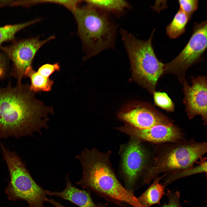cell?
Here are the masks:
<instances>
[{
  "label": "cell",
  "mask_w": 207,
  "mask_h": 207,
  "mask_svg": "<svg viewBox=\"0 0 207 207\" xmlns=\"http://www.w3.org/2000/svg\"><path fill=\"white\" fill-rule=\"evenodd\" d=\"M35 95L28 84L0 88V138L32 135L48 129L52 107L46 106Z\"/></svg>",
  "instance_id": "cell-1"
},
{
  "label": "cell",
  "mask_w": 207,
  "mask_h": 207,
  "mask_svg": "<svg viewBox=\"0 0 207 207\" xmlns=\"http://www.w3.org/2000/svg\"><path fill=\"white\" fill-rule=\"evenodd\" d=\"M110 152H99L95 148H85L76 156L81 164L82 176L77 184L118 202L132 207H144L131 192L119 181L110 162Z\"/></svg>",
  "instance_id": "cell-2"
},
{
  "label": "cell",
  "mask_w": 207,
  "mask_h": 207,
  "mask_svg": "<svg viewBox=\"0 0 207 207\" xmlns=\"http://www.w3.org/2000/svg\"><path fill=\"white\" fill-rule=\"evenodd\" d=\"M72 12L88 57L114 48L117 27L109 14L88 5Z\"/></svg>",
  "instance_id": "cell-3"
},
{
  "label": "cell",
  "mask_w": 207,
  "mask_h": 207,
  "mask_svg": "<svg viewBox=\"0 0 207 207\" xmlns=\"http://www.w3.org/2000/svg\"><path fill=\"white\" fill-rule=\"evenodd\" d=\"M145 41L138 39L123 29L120 30L122 41L136 76L153 93L157 82L164 74V64L157 58L152 44L153 34Z\"/></svg>",
  "instance_id": "cell-4"
},
{
  "label": "cell",
  "mask_w": 207,
  "mask_h": 207,
  "mask_svg": "<svg viewBox=\"0 0 207 207\" xmlns=\"http://www.w3.org/2000/svg\"><path fill=\"white\" fill-rule=\"evenodd\" d=\"M0 146L10 177L5 190L8 198L13 201L24 200L29 207H44L46 190L36 183L15 152L9 150L2 143Z\"/></svg>",
  "instance_id": "cell-5"
},
{
  "label": "cell",
  "mask_w": 207,
  "mask_h": 207,
  "mask_svg": "<svg viewBox=\"0 0 207 207\" xmlns=\"http://www.w3.org/2000/svg\"><path fill=\"white\" fill-rule=\"evenodd\" d=\"M206 142L181 145L160 156L146 170L143 183L149 184L160 174H171L192 167L194 163L206 152Z\"/></svg>",
  "instance_id": "cell-6"
},
{
  "label": "cell",
  "mask_w": 207,
  "mask_h": 207,
  "mask_svg": "<svg viewBox=\"0 0 207 207\" xmlns=\"http://www.w3.org/2000/svg\"><path fill=\"white\" fill-rule=\"evenodd\" d=\"M207 46L206 20L195 23L193 33L188 43L173 60L164 64V73H172L177 75L183 83L185 72L201 57Z\"/></svg>",
  "instance_id": "cell-7"
},
{
  "label": "cell",
  "mask_w": 207,
  "mask_h": 207,
  "mask_svg": "<svg viewBox=\"0 0 207 207\" xmlns=\"http://www.w3.org/2000/svg\"><path fill=\"white\" fill-rule=\"evenodd\" d=\"M131 138L122 154V169L126 188L133 192L145 168L146 157L140 140L133 137Z\"/></svg>",
  "instance_id": "cell-8"
},
{
  "label": "cell",
  "mask_w": 207,
  "mask_h": 207,
  "mask_svg": "<svg viewBox=\"0 0 207 207\" xmlns=\"http://www.w3.org/2000/svg\"><path fill=\"white\" fill-rule=\"evenodd\" d=\"M183 91L184 102L188 118L191 119L196 115L201 116L206 124L207 120V83L205 76L193 78L192 84L185 80Z\"/></svg>",
  "instance_id": "cell-9"
},
{
  "label": "cell",
  "mask_w": 207,
  "mask_h": 207,
  "mask_svg": "<svg viewBox=\"0 0 207 207\" xmlns=\"http://www.w3.org/2000/svg\"><path fill=\"white\" fill-rule=\"evenodd\" d=\"M54 36L40 40L37 38L26 40L14 44L6 50L12 60L14 66L13 74L16 77L18 85L21 82L26 69L31 66L34 55L44 44L53 39Z\"/></svg>",
  "instance_id": "cell-10"
},
{
  "label": "cell",
  "mask_w": 207,
  "mask_h": 207,
  "mask_svg": "<svg viewBox=\"0 0 207 207\" xmlns=\"http://www.w3.org/2000/svg\"><path fill=\"white\" fill-rule=\"evenodd\" d=\"M119 117L128 125L139 129H147L160 124H172L154 108L145 104H139L128 108L120 113Z\"/></svg>",
  "instance_id": "cell-11"
},
{
  "label": "cell",
  "mask_w": 207,
  "mask_h": 207,
  "mask_svg": "<svg viewBox=\"0 0 207 207\" xmlns=\"http://www.w3.org/2000/svg\"><path fill=\"white\" fill-rule=\"evenodd\" d=\"M117 129L131 137L153 143L176 142L182 137L179 130L172 124H158L145 129H138L127 124Z\"/></svg>",
  "instance_id": "cell-12"
},
{
  "label": "cell",
  "mask_w": 207,
  "mask_h": 207,
  "mask_svg": "<svg viewBox=\"0 0 207 207\" xmlns=\"http://www.w3.org/2000/svg\"><path fill=\"white\" fill-rule=\"evenodd\" d=\"M66 187L63 191L52 192L46 190L47 195L59 197L80 207H99L93 201L89 193L79 189L72 184L68 175L66 177Z\"/></svg>",
  "instance_id": "cell-13"
},
{
  "label": "cell",
  "mask_w": 207,
  "mask_h": 207,
  "mask_svg": "<svg viewBox=\"0 0 207 207\" xmlns=\"http://www.w3.org/2000/svg\"><path fill=\"white\" fill-rule=\"evenodd\" d=\"M165 175L157 177L152 184L141 195L137 198L141 205L144 207H150L156 204H160V199L165 193L166 186L160 183Z\"/></svg>",
  "instance_id": "cell-14"
},
{
  "label": "cell",
  "mask_w": 207,
  "mask_h": 207,
  "mask_svg": "<svg viewBox=\"0 0 207 207\" xmlns=\"http://www.w3.org/2000/svg\"><path fill=\"white\" fill-rule=\"evenodd\" d=\"M87 5L109 14L121 15L131 7L129 3L123 0H86Z\"/></svg>",
  "instance_id": "cell-15"
},
{
  "label": "cell",
  "mask_w": 207,
  "mask_h": 207,
  "mask_svg": "<svg viewBox=\"0 0 207 207\" xmlns=\"http://www.w3.org/2000/svg\"><path fill=\"white\" fill-rule=\"evenodd\" d=\"M24 76L30 78L31 84L30 85V88L35 93L50 91L54 83L53 80L49 78H47L41 75L34 70L32 66L26 69Z\"/></svg>",
  "instance_id": "cell-16"
},
{
  "label": "cell",
  "mask_w": 207,
  "mask_h": 207,
  "mask_svg": "<svg viewBox=\"0 0 207 207\" xmlns=\"http://www.w3.org/2000/svg\"><path fill=\"white\" fill-rule=\"evenodd\" d=\"M190 18L179 9L171 22L166 28V32L171 39H175L183 34L186 26Z\"/></svg>",
  "instance_id": "cell-17"
},
{
  "label": "cell",
  "mask_w": 207,
  "mask_h": 207,
  "mask_svg": "<svg viewBox=\"0 0 207 207\" xmlns=\"http://www.w3.org/2000/svg\"><path fill=\"white\" fill-rule=\"evenodd\" d=\"M201 173H207V162L206 160L203 161L200 165L196 167H192L171 174L166 177L163 184L166 186L179 179Z\"/></svg>",
  "instance_id": "cell-18"
},
{
  "label": "cell",
  "mask_w": 207,
  "mask_h": 207,
  "mask_svg": "<svg viewBox=\"0 0 207 207\" xmlns=\"http://www.w3.org/2000/svg\"><path fill=\"white\" fill-rule=\"evenodd\" d=\"M32 21L24 23L8 25L0 27V44L2 42L14 38L15 34L23 28L34 23Z\"/></svg>",
  "instance_id": "cell-19"
},
{
  "label": "cell",
  "mask_w": 207,
  "mask_h": 207,
  "mask_svg": "<svg viewBox=\"0 0 207 207\" xmlns=\"http://www.w3.org/2000/svg\"><path fill=\"white\" fill-rule=\"evenodd\" d=\"M153 94L154 102L157 106L168 112L174 111V104L166 93L155 91Z\"/></svg>",
  "instance_id": "cell-20"
},
{
  "label": "cell",
  "mask_w": 207,
  "mask_h": 207,
  "mask_svg": "<svg viewBox=\"0 0 207 207\" xmlns=\"http://www.w3.org/2000/svg\"><path fill=\"white\" fill-rule=\"evenodd\" d=\"M179 9L190 18L192 15L198 9V0H179Z\"/></svg>",
  "instance_id": "cell-21"
},
{
  "label": "cell",
  "mask_w": 207,
  "mask_h": 207,
  "mask_svg": "<svg viewBox=\"0 0 207 207\" xmlns=\"http://www.w3.org/2000/svg\"><path fill=\"white\" fill-rule=\"evenodd\" d=\"M166 195L168 202L162 207H182L180 200V193L178 191L172 192L167 190Z\"/></svg>",
  "instance_id": "cell-22"
},
{
  "label": "cell",
  "mask_w": 207,
  "mask_h": 207,
  "mask_svg": "<svg viewBox=\"0 0 207 207\" xmlns=\"http://www.w3.org/2000/svg\"><path fill=\"white\" fill-rule=\"evenodd\" d=\"M60 66L58 63L51 64H46L40 67L37 72L41 75L47 78L55 71H59Z\"/></svg>",
  "instance_id": "cell-23"
},
{
  "label": "cell",
  "mask_w": 207,
  "mask_h": 207,
  "mask_svg": "<svg viewBox=\"0 0 207 207\" xmlns=\"http://www.w3.org/2000/svg\"><path fill=\"white\" fill-rule=\"evenodd\" d=\"M80 0H46V2L54 3L61 4L72 12L76 8L77 5Z\"/></svg>",
  "instance_id": "cell-24"
},
{
  "label": "cell",
  "mask_w": 207,
  "mask_h": 207,
  "mask_svg": "<svg viewBox=\"0 0 207 207\" xmlns=\"http://www.w3.org/2000/svg\"><path fill=\"white\" fill-rule=\"evenodd\" d=\"M5 72L6 67L5 61L0 55V78L4 76Z\"/></svg>",
  "instance_id": "cell-25"
},
{
  "label": "cell",
  "mask_w": 207,
  "mask_h": 207,
  "mask_svg": "<svg viewBox=\"0 0 207 207\" xmlns=\"http://www.w3.org/2000/svg\"><path fill=\"white\" fill-rule=\"evenodd\" d=\"M45 201L50 203L53 205L55 207H66L59 202L55 201L53 199H49L47 198L45 199Z\"/></svg>",
  "instance_id": "cell-26"
},
{
  "label": "cell",
  "mask_w": 207,
  "mask_h": 207,
  "mask_svg": "<svg viewBox=\"0 0 207 207\" xmlns=\"http://www.w3.org/2000/svg\"><path fill=\"white\" fill-rule=\"evenodd\" d=\"M98 205L99 207H108L106 206L103 205Z\"/></svg>",
  "instance_id": "cell-27"
}]
</instances>
